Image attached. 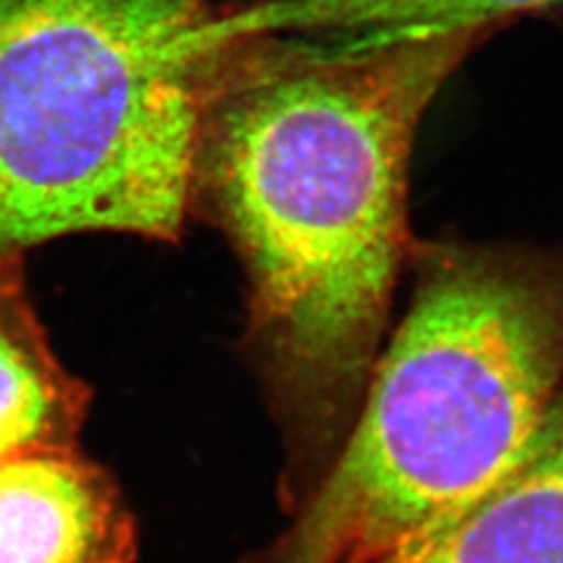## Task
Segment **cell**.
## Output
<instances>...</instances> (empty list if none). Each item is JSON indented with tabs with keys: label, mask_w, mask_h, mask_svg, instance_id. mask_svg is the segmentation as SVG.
I'll use <instances>...</instances> for the list:
<instances>
[{
	"label": "cell",
	"mask_w": 563,
	"mask_h": 563,
	"mask_svg": "<svg viewBox=\"0 0 563 563\" xmlns=\"http://www.w3.org/2000/svg\"><path fill=\"white\" fill-rule=\"evenodd\" d=\"M223 0H0V256L78 233L176 242Z\"/></svg>",
	"instance_id": "3"
},
{
	"label": "cell",
	"mask_w": 563,
	"mask_h": 563,
	"mask_svg": "<svg viewBox=\"0 0 563 563\" xmlns=\"http://www.w3.org/2000/svg\"><path fill=\"white\" fill-rule=\"evenodd\" d=\"M134 519L78 446L0 461V563H132Z\"/></svg>",
	"instance_id": "4"
},
{
	"label": "cell",
	"mask_w": 563,
	"mask_h": 563,
	"mask_svg": "<svg viewBox=\"0 0 563 563\" xmlns=\"http://www.w3.org/2000/svg\"><path fill=\"white\" fill-rule=\"evenodd\" d=\"M500 26L360 45L240 33L209 95L192 209L246 275V345L298 455L329 465L385 345L411 261L420 120Z\"/></svg>",
	"instance_id": "1"
},
{
	"label": "cell",
	"mask_w": 563,
	"mask_h": 563,
	"mask_svg": "<svg viewBox=\"0 0 563 563\" xmlns=\"http://www.w3.org/2000/svg\"><path fill=\"white\" fill-rule=\"evenodd\" d=\"M413 289L282 563H401L512 472L563 393V246L413 244Z\"/></svg>",
	"instance_id": "2"
},
{
	"label": "cell",
	"mask_w": 563,
	"mask_h": 563,
	"mask_svg": "<svg viewBox=\"0 0 563 563\" xmlns=\"http://www.w3.org/2000/svg\"><path fill=\"white\" fill-rule=\"evenodd\" d=\"M228 8L240 10V8H250V5H258V3H268V0H223Z\"/></svg>",
	"instance_id": "8"
},
{
	"label": "cell",
	"mask_w": 563,
	"mask_h": 563,
	"mask_svg": "<svg viewBox=\"0 0 563 563\" xmlns=\"http://www.w3.org/2000/svg\"><path fill=\"white\" fill-rule=\"evenodd\" d=\"M92 393L59 362L35 312L24 254L0 256V461L78 446Z\"/></svg>",
	"instance_id": "6"
},
{
	"label": "cell",
	"mask_w": 563,
	"mask_h": 563,
	"mask_svg": "<svg viewBox=\"0 0 563 563\" xmlns=\"http://www.w3.org/2000/svg\"><path fill=\"white\" fill-rule=\"evenodd\" d=\"M563 0H268L231 16L238 33H324L385 45L477 26H505Z\"/></svg>",
	"instance_id": "7"
},
{
	"label": "cell",
	"mask_w": 563,
	"mask_h": 563,
	"mask_svg": "<svg viewBox=\"0 0 563 563\" xmlns=\"http://www.w3.org/2000/svg\"><path fill=\"white\" fill-rule=\"evenodd\" d=\"M401 563H563V393L519 465Z\"/></svg>",
	"instance_id": "5"
}]
</instances>
